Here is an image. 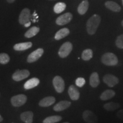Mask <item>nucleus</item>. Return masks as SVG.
Wrapping results in <instances>:
<instances>
[{
  "mask_svg": "<svg viewBox=\"0 0 123 123\" xmlns=\"http://www.w3.org/2000/svg\"><path fill=\"white\" fill-rule=\"evenodd\" d=\"M101 22V17L98 14H94L89 18L86 24V29L88 34L93 35Z\"/></svg>",
  "mask_w": 123,
  "mask_h": 123,
  "instance_id": "obj_1",
  "label": "nucleus"
},
{
  "mask_svg": "<svg viewBox=\"0 0 123 123\" xmlns=\"http://www.w3.org/2000/svg\"><path fill=\"white\" fill-rule=\"evenodd\" d=\"M101 61L104 64L108 66H116L118 63V58L113 53H106L102 55Z\"/></svg>",
  "mask_w": 123,
  "mask_h": 123,
  "instance_id": "obj_2",
  "label": "nucleus"
},
{
  "mask_svg": "<svg viewBox=\"0 0 123 123\" xmlns=\"http://www.w3.org/2000/svg\"><path fill=\"white\" fill-rule=\"evenodd\" d=\"M73 48V44L71 42H66L64 43L60 47L59 51H58L59 56L62 58H66L68 56L71 52L72 51Z\"/></svg>",
  "mask_w": 123,
  "mask_h": 123,
  "instance_id": "obj_3",
  "label": "nucleus"
},
{
  "mask_svg": "<svg viewBox=\"0 0 123 123\" xmlns=\"http://www.w3.org/2000/svg\"><path fill=\"white\" fill-rule=\"evenodd\" d=\"M53 84L55 91L58 93H62L63 92L65 87V83L63 79L60 76H56L53 80Z\"/></svg>",
  "mask_w": 123,
  "mask_h": 123,
  "instance_id": "obj_4",
  "label": "nucleus"
},
{
  "mask_svg": "<svg viewBox=\"0 0 123 123\" xmlns=\"http://www.w3.org/2000/svg\"><path fill=\"white\" fill-rule=\"evenodd\" d=\"M103 80L104 83H105L110 87H114L119 82V79L117 77L110 74L104 75L103 78Z\"/></svg>",
  "mask_w": 123,
  "mask_h": 123,
  "instance_id": "obj_5",
  "label": "nucleus"
},
{
  "mask_svg": "<svg viewBox=\"0 0 123 123\" xmlns=\"http://www.w3.org/2000/svg\"><path fill=\"white\" fill-rule=\"evenodd\" d=\"M83 119L87 123H97L98 122V117L92 111H84L82 115Z\"/></svg>",
  "mask_w": 123,
  "mask_h": 123,
  "instance_id": "obj_6",
  "label": "nucleus"
},
{
  "mask_svg": "<svg viewBox=\"0 0 123 123\" xmlns=\"http://www.w3.org/2000/svg\"><path fill=\"white\" fill-rule=\"evenodd\" d=\"M27 98L26 95L19 94L13 96L11 99L12 104L14 107H20L26 103Z\"/></svg>",
  "mask_w": 123,
  "mask_h": 123,
  "instance_id": "obj_7",
  "label": "nucleus"
},
{
  "mask_svg": "<svg viewBox=\"0 0 123 123\" xmlns=\"http://www.w3.org/2000/svg\"><path fill=\"white\" fill-rule=\"evenodd\" d=\"M73 16L71 13H66L60 15L59 17L56 18V24L58 25L59 26H63L65 25L68 24L71 22L72 19H73Z\"/></svg>",
  "mask_w": 123,
  "mask_h": 123,
  "instance_id": "obj_8",
  "label": "nucleus"
},
{
  "mask_svg": "<svg viewBox=\"0 0 123 123\" xmlns=\"http://www.w3.org/2000/svg\"><path fill=\"white\" fill-rule=\"evenodd\" d=\"M31 15L30 10L28 8H25L22 10L19 16V22L21 25H24L26 23L30 22Z\"/></svg>",
  "mask_w": 123,
  "mask_h": 123,
  "instance_id": "obj_9",
  "label": "nucleus"
},
{
  "mask_svg": "<svg viewBox=\"0 0 123 123\" xmlns=\"http://www.w3.org/2000/svg\"><path fill=\"white\" fill-rule=\"evenodd\" d=\"M30 75V72L27 70H17L12 75V78L14 80L19 81L28 78Z\"/></svg>",
  "mask_w": 123,
  "mask_h": 123,
  "instance_id": "obj_10",
  "label": "nucleus"
},
{
  "mask_svg": "<svg viewBox=\"0 0 123 123\" xmlns=\"http://www.w3.org/2000/svg\"><path fill=\"white\" fill-rule=\"evenodd\" d=\"M44 53V50L43 49L39 48L37 49L36 50L32 52L27 57V61L28 63H33L38 61L41 56H42Z\"/></svg>",
  "mask_w": 123,
  "mask_h": 123,
  "instance_id": "obj_11",
  "label": "nucleus"
},
{
  "mask_svg": "<svg viewBox=\"0 0 123 123\" xmlns=\"http://www.w3.org/2000/svg\"><path fill=\"white\" fill-rule=\"evenodd\" d=\"M68 95L70 99L72 100H78L80 98V92L78 88L75 86L71 85L70 86L68 90Z\"/></svg>",
  "mask_w": 123,
  "mask_h": 123,
  "instance_id": "obj_12",
  "label": "nucleus"
},
{
  "mask_svg": "<svg viewBox=\"0 0 123 123\" xmlns=\"http://www.w3.org/2000/svg\"><path fill=\"white\" fill-rule=\"evenodd\" d=\"M71 103L70 101H67V100H62L59 101V103H58L57 104H55L54 107L53 108V110L55 111L56 112H60L62 111L67 109L68 108L70 107Z\"/></svg>",
  "mask_w": 123,
  "mask_h": 123,
  "instance_id": "obj_13",
  "label": "nucleus"
},
{
  "mask_svg": "<svg viewBox=\"0 0 123 123\" xmlns=\"http://www.w3.org/2000/svg\"><path fill=\"white\" fill-rule=\"evenodd\" d=\"M55 102V98L53 96H47L42 99L39 103V105L42 107H47L53 105Z\"/></svg>",
  "mask_w": 123,
  "mask_h": 123,
  "instance_id": "obj_14",
  "label": "nucleus"
},
{
  "mask_svg": "<svg viewBox=\"0 0 123 123\" xmlns=\"http://www.w3.org/2000/svg\"><path fill=\"white\" fill-rule=\"evenodd\" d=\"M100 79L98 73L94 72L92 73L90 77V84L93 88H96L99 85Z\"/></svg>",
  "mask_w": 123,
  "mask_h": 123,
  "instance_id": "obj_15",
  "label": "nucleus"
},
{
  "mask_svg": "<svg viewBox=\"0 0 123 123\" xmlns=\"http://www.w3.org/2000/svg\"><path fill=\"white\" fill-rule=\"evenodd\" d=\"M40 82L39 79L37 78H33L29 79L24 84V88L26 90H30L37 87Z\"/></svg>",
  "mask_w": 123,
  "mask_h": 123,
  "instance_id": "obj_16",
  "label": "nucleus"
},
{
  "mask_svg": "<svg viewBox=\"0 0 123 123\" xmlns=\"http://www.w3.org/2000/svg\"><path fill=\"white\" fill-rule=\"evenodd\" d=\"M33 113L31 111L23 112L20 115L21 119L25 123H32L33 119Z\"/></svg>",
  "mask_w": 123,
  "mask_h": 123,
  "instance_id": "obj_17",
  "label": "nucleus"
},
{
  "mask_svg": "<svg viewBox=\"0 0 123 123\" xmlns=\"http://www.w3.org/2000/svg\"><path fill=\"white\" fill-rule=\"evenodd\" d=\"M31 42H24V43H19L15 44L13 48L15 51H25L27 49L31 48L32 47Z\"/></svg>",
  "mask_w": 123,
  "mask_h": 123,
  "instance_id": "obj_18",
  "label": "nucleus"
},
{
  "mask_svg": "<svg viewBox=\"0 0 123 123\" xmlns=\"http://www.w3.org/2000/svg\"><path fill=\"white\" fill-rule=\"evenodd\" d=\"M105 6L107 9L115 12H119L121 10V7L114 1H108L105 3Z\"/></svg>",
  "mask_w": 123,
  "mask_h": 123,
  "instance_id": "obj_19",
  "label": "nucleus"
},
{
  "mask_svg": "<svg viewBox=\"0 0 123 123\" xmlns=\"http://www.w3.org/2000/svg\"><path fill=\"white\" fill-rule=\"evenodd\" d=\"M89 7L88 0H84L79 5L78 7V12L79 14L84 15L87 13Z\"/></svg>",
  "mask_w": 123,
  "mask_h": 123,
  "instance_id": "obj_20",
  "label": "nucleus"
},
{
  "mask_svg": "<svg viewBox=\"0 0 123 123\" xmlns=\"http://www.w3.org/2000/svg\"><path fill=\"white\" fill-rule=\"evenodd\" d=\"M70 34V30L67 28H63L59 30L58 31L56 32V33L55 35V40H60L65 38L66 37L68 36Z\"/></svg>",
  "mask_w": 123,
  "mask_h": 123,
  "instance_id": "obj_21",
  "label": "nucleus"
},
{
  "mask_svg": "<svg viewBox=\"0 0 123 123\" xmlns=\"http://www.w3.org/2000/svg\"><path fill=\"white\" fill-rule=\"evenodd\" d=\"M115 94H116V93L113 90H107L101 93L100 98L101 100L105 101L112 99V98H113L115 96Z\"/></svg>",
  "mask_w": 123,
  "mask_h": 123,
  "instance_id": "obj_22",
  "label": "nucleus"
},
{
  "mask_svg": "<svg viewBox=\"0 0 123 123\" xmlns=\"http://www.w3.org/2000/svg\"><path fill=\"white\" fill-rule=\"evenodd\" d=\"M39 30L40 29L38 27L33 26L31 27V28L30 29H29V30L26 32L25 34V37L27 38L33 37L35 36V35L39 33Z\"/></svg>",
  "mask_w": 123,
  "mask_h": 123,
  "instance_id": "obj_23",
  "label": "nucleus"
},
{
  "mask_svg": "<svg viewBox=\"0 0 123 123\" xmlns=\"http://www.w3.org/2000/svg\"><path fill=\"white\" fill-rule=\"evenodd\" d=\"M120 107V104L115 102L107 103L104 105V108L107 111H113Z\"/></svg>",
  "mask_w": 123,
  "mask_h": 123,
  "instance_id": "obj_24",
  "label": "nucleus"
},
{
  "mask_svg": "<svg viewBox=\"0 0 123 123\" xmlns=\"http://www.w3.org/2000/svg\"><path fill=\"white\" fill-rule=\"evenodd\" d=\"M93 56V51L91 49H88L84 50L81 54V58L83 61H88L91 59Z\"/></svg>",
  "mask_w": 123,
  "mask_h": 123,
  "instance_id": "obj_25",
  "label": "nucleus"
},
{
  "mask_svg": "<svg viewBox=\"0 0 123 123\" xmlns=\"http://www.w3.org/2000/svg\"><path fill=\"white\" fill-rule=\"evenodd\" d=\"M62 117L60 116H51L46 117L43 120V123H56L62 120Z\"/></svg>",
  "mask_w": 123,
  "mask_h": 123,
  "instance_id": "obj_26",
  "label": "nucleus"
},
{
  "mask_svg": "<svg viewBox=\"0 0 123 123\" xmlns=\"http://www.w3.org/2000/svg\"><path fill=\"white\" fill-rule=\"evenodd\" d=\"M66 4L64 2H58L54 6V11L56 14L61 13L65 10Z\"/></svg>",
  "mask_w": 123,
  "mask_h": 123,
  "instance_id": "obj_27",
  "label": "nucleus"
},
{
  "mask_svg": "<svg viewBox=\"0 0 123 123\" xmlns=\"http://www.w3.org/2000/svg\"><path fill=\"white\" fill-rule=\"evenodd\" d=\"M9 61H10V57H9V56L7 54H0V64H6L8 63Z\"/></svg>",
  "mask_w": 123,
  "mask_h": 123,
  "instance_id": "obj_28",
  "label": "nucleus"
},
{
  "mask_svg": "<svg viewBox=\"0 0 123 123\" xmlns=\"http://www.w3.org/2000/svg\"><path fill=\"white\" fill-rule=\"evenodd\" d=\"M115 44L118 48L123 49V34L117 37Z\"/></svg>",
  "mask_w": 123,
  "mask_h": 123,
  "instance_id": "obj_29",
  "label": "nucleus"
},
{
  "mask_svg": "<svg viewBox=\"0 0 123 123\" xmlns=\"http://www.w3.org/2000/svg\"><path fill=\"white\" fill-rule=\"evenodd\" d=\"M86 83V80L83 78H78L75 80V84L79 87H82Z\"/></svg>",
  "mask_w": 123,
  "mask_h": 123,
  "instance_id": "obj_30",
  "label": "nucleus"
},
{
  "mask_svg": "<svg viewBox=\"0 0 123 123\" xmlns=\"http://www.w3.org/2000/svg\"><path fill=\"white\" fill-rule=\"evenodd\" d=\"M116 116L119 119L123 120V110H120L117 112Z\"/></svg>",
  "mask_w": 123,
  "mask_h": 123,
  "instance_id": "obj_31",
  "label": "nucleus"
},
{
  "mask_svg": "<svg viewBox=\"0 0 123 123\" xmlns=\"http://www.w3.org/2000/svg\"><path fill=\"white\" fill-rule=\"evenodd\" d=\"M30 25H31V22H29L26 23V24H25V25H24V26H25V27H27L30 26Z\"/></svg>",
  "mask_w": 123,
  "mask_h": 123,
  "instance_id": "obj_32",
  "label": "nucleus"
},
{
  "mask_svg": "<svg viewBox=\"0 0 123 123\" xmlns=\"http://www.w3.org/2000/svg\"><path fill=\"white\" fill-rule=\"evenodd\" d=\"M15 0H7V1L9 3H13L14 2Z\"/></svg>",
  "mask_w": 123,
  "mask_h": 123,
  "instance_id": "obj_33",
  "label": "nucleus"
},
{
  "mask_svg": "<svg viewBox=\"0 0 123 123\" xmlns=\"http://www.w3.org/2000/svg\"><path fill=\"white\" fill-rule=\"evenodd\" d=\"M3 121V118L1 116V115H0V122H1V121Z\"/></svg>",
  "mask_w": 123,
  "mask_h": 123,
  "instance_id": "obj_34",
  "label": "nucleus"
},
{
  "mask_svg": "<svg viewBox=\"0 0 123 123\" xmlns=\"http://www.w3.org/2000/svg\"><path fill=\"white\" fill-rule=\"evenodd\" d=\"M121 25H122L123 27V21H121Z\"/></svg>",
  "mask_w": 123,
  "mask_h": 123,
  "instance_id": "obj_35",
  "label": "nucleus"
},
{
  "mask_svg": "<svg viewBox=\"0 0 123 123\" xmlns=\"http://www.w3.org/2000/svg\"><path fill=\"white\" fill-rule=\"evenodd\" d=\"M68 123V122H65V123Z\"/></svg>",
  "mask_w": 123,
  "mask_h": 123,
  "instance_id": "obj_36",
  "label": "nucleus"
},
{
  "mask_svg": "<svg viewBox=\"0 0 123 123\" xmlns=\"http://www.w3.org/2000/svg\"><path fill=\"white\" fill-rule=\"evenodd\" d=\"M49 1H55V0H49Z\"/></svg>",
  "mask_w": 123,
  "mask_h": 123,
  "instance_id": "obj_37",
  "label": "nucleus"
},
{
  "mask_svg": "<svg viewBox=\"0 0 123 123\" xmlns=\"http://www.w3.org/2000/svg\"></svg>",
  "mask_w": 123,
  "mask_h": 123,
  "instance_id": "obj_38",
  "label": "nucleus"
}]
</instances>
